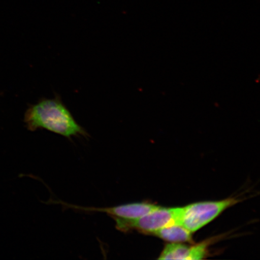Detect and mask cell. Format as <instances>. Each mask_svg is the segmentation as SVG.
Instances as JSON below:
<instances>
[{"mask_svg": "<svg viewBox=\"0 0 260 260\" xmlns=\"http://www.w3.org/2000/svg\"><path fill=\"white\" fill-rule=\"evenodd\" d=\"M238 202L239 200L236 198H228L218 201L196 203L180 207L178 224L194 233Z\"/></svg>", "mask_w": 260, "mask_h": 260, "instance_id": "2", "label": "cell"}, {"mask_svg": "<svg viewBox=\"0 0 260 260\" xmlns=\"http://www.w3.org/2000/svg\"><path fill=\"white\" fill-rule=\"evenodd\" d=\"M180 207L165 208L158 207L140 218L126 220L114 219L117 230L122 232H127L135 230L144 234H151L162 228L178 224Z\"/></svg>", "mask_w": 260, "mask_h": 260, "instance_id": "3", "label": "cell"}, {"mask_svg": "<svg viewBox=\"0 0 260 260\" xmlns=\"http://www.w3.org/2000/svg\"><path fill=\"white\" fill-rule=\"evenodd\" d=\"M192 233L186 228L180 224H173L170 226L162 228L152 234L165 241L172 243L188 242L192 243Z\"/></svg>", "mask_w": 260, "mask_h": 260, "instance_id": "6", "label": "cell"}, {"mask_svg": "<svg viewBox=\"0 0 260 260\" xmlns=\"http://www.w3.org/2000/svg\"><path fill=\"white\" fill-rule=\"evenodd\" d=\"M209 241L187 246L181 243H171L165 247L159 259L198 260L206 257Z\"/></svg>", "mask_w": 260, "mask_h": 260, "instance_id": "5", "label": "cell"}, {"mask_svg": "<svg viewBox=\"0 0 260 260\" xmlns=\"http://www.w3.org/2000/svg\"><path fill=\"white\" fill-rule=\"evenodd\" d=\"M24 122L31 132L45 129L69 139L89 136L58 95L51 99L42 98L29 106L25 113Z\"/></svg>", "mask_w": 260, "mask_h": 260, "instance_id": "1", "label": "cell"}, {"mask_svg": "<svg viewBox=\"0 0 260 260\" xmlns=\"http://www.w3.org/2000/svg\"><path fill=\"white\" fill-rule=\"evenodd\" d=\"M60 203V204L62 206L71 208L72 209L89 211V212L104 213L112 217L113 219L126 220H135L140 218V217L150 213L151 211L157 209L158 207L155 204L147 203H135L105 208L80 207L62 202Z\"/></svg>", "mask_w": 260, "mask_h": 260, "instance_id": "4", "label": "cell"}]
</instances>
